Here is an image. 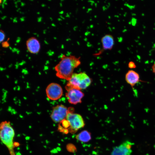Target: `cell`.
Here are the masks:
<instances>
[{
	"label": "cell",
	"instance_id": "10",
	"mask_svg": "<svg viewBox=\"0 0 155 155\" xmlns=\"http://www.w3.org/2000/svg\"><path fill=\"white\" fill-rule=\"evenodd\" d=\"M27 49L28 51L33 54L38 53L40 49V45L38 40L34 37H31L26 42Z\"/></svg>",
	"mask_w": 155,
	"mask_h": 155
},
{
	"label": "cell",
	"instance_id": "26",
	"mask_svg": "<svg viewBox=\"0 0 155 155\" xmlns=\"http://www.w3.org/2000/svg\"><path fill=\"white\" fill-rule=\"evenodd\" d=\"M16 155H21V154L20 153H18H18Z\"/></svg>",
	"mask_w": 155,
	"mask_h": 155
},
{
	"label": "cell",
	"instance_id": "16",
	"mask_svg": "<svg viewBox=\"0 0 155 155\" xmlns=\"http://www.w3.org/2000/svg\"><path fill=\"white\" fill-rule=\"evenodd\" d=\"M128 67L132 69H135L137 67V66L135 63L133 61H129L128 64Z\"/></svg>",
	"mask_w": 155,
	"mask_h": 155
},
{
	"label": "cell",
	"instance_id": "18",
	"mask_svg": "<svg viewBox=\"0 0 155 155\" xmlns=\"http://www.w3.org/2000/svg\"><path fill=\"white\" fill-rule=\"evenodd\" d=\"M2 45L3 47L7 48L9 46V44L7 41H6L2 42Z\"/></svg>",
	"mask_w": 155,
	"mask_h": 155
},
{
	"label": "cell",
	"instance_id": "17",
	"mask_svg": "<svg viewBox=\"0 0 155 155\" xmlns=\"http://www.w3.org/2000/svg\"><path fill=\"white\" fill-rule=\"evenodd\" d=\"M0 42H3L5 38V36L4 32L2 30H0Z\"/></svg>",
	"mask_w": 155,
	"mask_h": 155
},
{
	"label": "cell",
	"instance_id": "3",
	"mask_svg": "<svg viewBox=\"0 0 155 155\" xmlns=\"http://www.w3.org/2000/svg\"><path fill=\"white\" fill-rule=\"evenodd\" d=\"M73 108H69V111L66 118L70 125L68 128L69 131L72 133H75L85 125L82 116L78 114L73 113Z\"/></svg>",
	"mask_w": 155,
	"mask_h": 155
},
{
	"label": "cell",
	"instance_id": "23",
	"mask_svg": "<svg viewBox=\"0 0 155 155\" xmlns=\"http://www.w3.org/2000/svg\"><path fill=\"white\" fill-rule=\"evenodd\" d=\"M51 153H57V150L56 149H54L53 150H52L51 151Z\"/></svg>",
	"mask_w": 155,
	"mask_h": 155
},
{
	"label": "cell",
	"instance_id": "15",
	"mask_svg": "<svg viewBox=\"0 0 155 155\" xmlns=\"http://www.w3.org/2000/svg\"><path fill=\"white\" fill-rule=\"evenodd\" d=\"M60 122L61 123L63 126L65 128H67L70 126L69 122L66 119L62 120Z\"/></svg>",
	"mask_w": 155,
	"mask_h": 155
},
{
	"label": "cell",
	"instance_id": "9",
	"mask_svg": "<svg viewBox=\"0 0 155 155\" xmlns=\"http://www.w3.org/2000/svg\"><path fill=\"white\" fill-rule=\"evenodd\" d=\"M125 79L126 82L133 89L134 87L141 80L139 74L133 69L129 70L126 73Z\"/></svg>",
	"mask_w": 155,
	"mask_h": 155
},
{
	"label": "cell",
	"instance_id": "4",
	"mask_svg": "<svg viewBox=\"0 0 155 155\" xmlns=\"http://www.w3.org/2000/svg\"><path fill=\"white\" fill-rule=\"evenodd\" d=\"M0 125L1 139L4 144L11 149L12 147V140L14 134V130L9 122H3Z\"/></svg>",
	"mask_w": 155,
	"mask_h": 155
},
{
	"label": "cell",
	"instance_id": "6",
	"mask_svg": "<svg viewBox=\"0 0 155 155\" xmlns=\"http://www.w3.org/2000/svg\"><path fill=\"white\" fill-rule=\"evenodd\" d=\"M69 108L62 105H58L53 107L51 117L56 123L61 122L66 118Z\"/></svg>",
	"mask_w": 155,
	"mask_h": 155
},
{
	"label": "cell",
	"instance_id": "2",
	"mask_svg": "<svg viewBox=\"0 0 155 155\" xmlns=\"http://www.w3.org/2000/svg\"><path fill=\"white\" fill-rule=\"evenodd\" d=\"M92 82V80L85 73H73L65 87L67 91L71 89H84L88 87Z\"/></svg>",
	"mask_w": 155,
	"mask_h": 155
},
{
	"label": "cell",
	"instance_id": "24",
	"mask_svg": "<svg viewBox=\"0 0 155 155\" xmlns=\"http://www.w3.org/2000/svg\"><path fill=\"white\" fill-rule=\"evenodd\" d=\"M57 150H58V151H60V149L59 148V147H58L57 148Z\"/></svg>",
	"mask_w": 155,
	"mask_h": 155
},
{
	"label": "cell",
	"instance_id": "1",
	"mask_svg": "<svg viewBox=\"0 0 155 155\" xmlns=\"http://www.w3.org/2000/svg\"><path fill=\"white\" fill-rule=\"evenodd\" d=\"M81 63L80 57L62 55L60 61L54 68L56 76L68 81L73 74L75 69L78 67Z\"/></svg>",
	"mask_w": 155,
	"mask_h": 155
},
{
	"label": "cell",
	"instance_id": "13",
	"mask_svg": "<svg viewBox=\"0 0 155 155\" xmlns=\"http://www.w3.org/2000/svg\"><path fill=\"white\" fill-rule=\"evenodd\" d=\"M66 149L68 152L71 153H75L77 151L76 146L71 143H69L67 144Z\"/></svg>",
	"mask_w": 155,
	"mask_h": 155
},
{
	"label": "cell",
	"instance_id": "12",
	"mask_svg": "<svg viewBox=\"0 0 155 155\" xmlns=\"http://www.w3.org/2000/svg\"><path fill=\"white\" fill-rule=\"evenodd\" d=\"M75 138L78 140L83 142H87L91 140V134L88 131L84 130L76 135Z\"/></svg>",
	"mask_w": 155,
	"mask_h": 155
},
{
	"label": "cell",
	"instance_id": "25",
	"mask_svg": "<svg viewBox=\"0 0 155 155\" xmlns=\"http://www.w3.org/2000/svg\"><path fill=\"white\" fill-rule=\"evenodd\" d=\"M29 137H26V140H29Z\"/></svg>",
	"mask_w": 155,
	"mask_h": 155
},
{
	"label": "cell",
	"instance_id": "7",
	"mask_svg": "<svg viewBox=\"0 0 155 155\" xmlns=\"http://www.w3.org/2000/svg\"><path fill=\"white\" fill-rule=\"evenodd\" d=\"M102 49L94 55H99L105 51L111 50L113 48L115 44L114 38L113 36L110 34H106L101 38Z\"/></svg>",
	"mask_w": 155,
	"mask_h": 155
},
{
	"label": "cell",
	"instance_id": "22",
	"mask_svg": "<svg viewBox=\"0 0 155 155\" xmlns=\"http://www.w3.org/2000/svg\"><path fill=\"white\" fill-rule=\"evenodd\" d=\"M20 145L17 142H15L13 143V145L15 147L18 146Z\"/></svg>",
	"mask_w": 155,
	"mask_h": 155
},
{
	"label": "cell",
	"instance_id": "14",
	"mask_svg": "<svg viewBox=\"0 0 155 155\" xmlns=\"http://www.w3.org/2000/svg\"><path fill=\"white\" fill-rule=\"evenodd\" d=\"M125 148L128 150H131L132 146L134 145V144L128 140H126L122 143Z\"/></svg>",
	"mask_w": 155,
	"mask_h": 155
},
{
	"label": "cell",
	"instance_id": "21",
	"mask_svg": "<svg viewBox=\"0 0 155 155\" xmlns=\"http://www.w3.org/2000/svg\"><path fill=\"white\" fill-rule=\"evenodd\" d=\"M69 132V131L68 129L67 128H64L62 132L65 134H67Z\"/></svg>",
	"mask_w": 155,
	"mask_h": 155
},
{
	"label": "cell",
	"instance_id": "11",
	"mask_svg": "<svg viewBox=\"0 0 155 155\" xmlns=\"http://www.w3.org/2000/svg\"><path fill=\"white\" fill-rule=\"evenodd\" d=\"M132 150L127 149L123 144L114 147L111 155H130Z\"/></svg>",
	"mask_w": 155,
	"mask_h": 155
},
{
	"label": "cell",
	"instance_id": "5",
	"mask_svg": "<svg viewBox=\"0 0 155 155\" xmlns=\"http://www.w3.org/2000/svg\"><path fill=\"white\" fill-rule=\"evenodd\" d=\"M48 98L53 100H57L62 96L63 90L61 86L58 84L52 83L49 84L46 89Z\"/></svg>",
	"mask_w": 155,
	"mask_h": 155
},
{
	"label": "cell",
	"instance_id": "8",
	"mask_svg": "<svg viewBox=\"0 0 155 155\" xmlns=\"http://www.w3.org/2000/svg\"><path fill=\"white\" fill-rule=\"evenodd\" d=\"M65 95L69 102L73 104L80 103L84 94L81 90L71 89L67 91Z\"/></svg>",
	"mask_w": 155,
	"mask_h": 155
},
{
	"label": "cell",
	"instance_id": "19",
	"mask_svg": "<svg viewBox=\"0 0 155 155\" xmlns=\"http://www.w3.org/2000/svg\"><path fill=\"white\" fill-rule=\"evenodd\" d=\"M64 128L60 125H59L58 127V130L61 132H63Z\"/></svg>",
	"mask_w": 155,
	"mask_h": 155
},
{
	"label": "cell",
	"instance_id": "20",
	"mask_svg": "<svg viewBox=\"0 0 155 155\" xmlns=\"http://www.w3.org/2000/svg\"><path fill=\"white\" fill-rule=\"evenodd\" d=\"M152 68L153 72L155 75V62L152 65Z\"/></svg>",
	"mask_w": 155,
	"mask_h": 155
}]
</instances>
